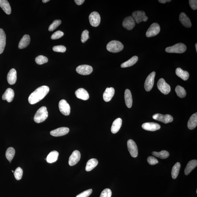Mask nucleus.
Wrapping results in <instances>:
<instances>
[{
  "instance_id": "f257e3e1",
  "label": "nucleus",
  "mask_w": 197,
  "mask_h": 197,
  "mask_svg": "<svg viewBox=\"0 0 197 197\" xmlns=\"http://www.w3.org/2000/svg\"><path fill=\"white\" fill-rule=\"evenodd\" d=\"M49 91V88L47 86L43 85L38 88L30 95L28 101L31 105L37 103L42 100Z\"/></svg>"
},
{
  "instance_id": "f03ea898",
  "label": "nucleus",
  "mask_w": 197,
  "mask_h": 197,
  "mask_svg": "<svg viewBox=\"0 0 197 197\" xmlns=\"http://www.w3.org/2000/svg\"><path fill=\"white\" fill-rule=\"evenodd\" d=\"M48 116V113L46 107L45 106L41 107L37 110L34 115V121L38 123H41L47 118Z\"/></svg>"
},
{
  "instance_id": "7ed1b4c3",
  "label": "nucleus",
  "mask_w": 197,
  "mask_h": 197,
  "mask_svg": "<svg viewBox=\"0 0 197 197\" xmlns=\"http://www.w3.org/2000/svg\"><path fill=\"white\" fill-rule=\"evenodd\" d=\"M123 44L120 41L116 40L110 41L107 45V50L112 53L120 52L123 49Z\"/></svg>"
},
{
  "instance_id": "20e7f679",
  "label": "nucleus",
  "mask_w": 197,
  "mask_h": 197,
  "mask_svg": "<svg viewBox=\"0 0 197 197\" xmlns=\"http://www.w3.org/2000/svg\"><path fill=\"white\" fill-rule=\"evenodd\" d=\"M187 47L185 45L180 43L170 47L166 48L165 51L169 53H177V54H182L184 53L186 51Z\"/></svg>"
},
{
  "instance_id": "39448f33",
  "label": "nucleus",
  "mask_w": 197,
  "mask_h": 197,
  "mask_svg": "<svg viewBox=\"0 0 197 197\" xmlns=\"http://www.w3.org/2000/svg\"><path fill=\"white\" fill-rule=\"evenodd\" d=\"M157 85L159 90L164 95H167L170 92L171 88L170 85L167 83L164 79H160Z\"/></svg>"
},
{
  "instance_id": "423d86ee",
  "label": "nucleus",
  "mask_w": 197,
  "mask_h": 197,
  "mask_svg": "<svg viewBox=\"0 0 197 197\" xmlns=\"http://www.w3.org/2000/svg\"><path fill=\"white\" fill-rule=\"evenodd\" d=\"M132 16L137 24H140L142 21L146 22L148 18L146 16L144 11H137L132 13Z\"/></svg>"
},
{
  "instance_id": "0eeeda50",
  "label": "nucleus",
  "mask_w": 197,
  "mask_h": 197,
  "mask_svg": "<svg viewBox=\"0 0 197 197\" xmlns=\"http://www.w3.org/2000/svg\"><path fill=\"white\" fill-rule=\"evenodd\" d=\"M160 31L159 25L155 23L152 24L146 33V36L148 37H154L158 34Z\"/></svg>"
},
{
  "instance_id": "6e6552de",
  "label": "nucleus",
  "mask_w": 197,
  "mask_h": 197,
  "mask_svg": "<svg viewBox=\"0 0 197 197\" xmlns=\"http://www.w3.org/2000/svg\"><path fill=\"white\" fill-rule=\"evenodd\" d=\"M59 111L64 115L68 116L70 114V106L67 101L64 99L61 100L59 102Z\"/></svg>"
},
{
  "instance_id": "1a4fd4ad",
  "label": "nucleus",
  "mask_w": 197,
  "mask_h": 197,
  "mask_svg": "<svg viewBox=\"0 0 197 197\" xmlns=\"http://www.w3.org/2000/svg\"><path fill=\"white\" fill-rule=\"evenodd\" d=\"M153 118L164 123H170L173 120V117L168 114L164 115L160 114H155L153 116Z\"/></svg>"
},
{
  "instance_id": "9d476101",
  "label": "nucleus",
  "mask_w": 197,
  "mask_h": 197,
  "mask_svg": "<svg viewBox=\"0 0 197 197\" xmlns=\"http://www.w3.org/2000/svg\"><path fill=\"white\" fill-rule=\"evenodd\" d=\"M155 72H152L149 74L146 79L144 87L146 91H149L153 88L155 82Z\"/></svg>"
},
{
  "instance_id": "9b49d317",
  "label": "nucleus",
  "mask_w": 197,
  "mask_h": 197,
  "mask_svg": "<svg viewBox=\"0 0 197 197\" xmlns=\"http://www.w3.org/2000/svg\"><path fill=\"white\" fill-rule=\"evenodd\" d=\"M127 145L131 155L134 158L137 157L138 155V149L135 142L132 140H129Z\"/></svg>"
},
{
  "instance_id": "f8f14e48",
  "label": "nucleus",
  "mask_w": 197,
  "mask_h": 197,
  "mask_svg": "<svg viewBox=\"0 0 197 197\" xmlns=\"http://www.w3.org/2000/svg\"><path fill=\"white\" fill-rule=\"evenodd\" d=\"M89 22L93 27H97L100 24L101 18L100 15L96 11L92 12L89 16Z\"/></svg>"
},
{
  "instance_id": "ddd939ff",
  "label": "nucleus",
  "mask_w": 197,
  "mask_h": 197,
  "mask_svg": "<svg viewBox=\"0 0 197 197\" xmlns=\"http://www.w3.org/2000/svg\"><path fill=\"white\" fill-rule=\"evenodd\" d=\"M76 71L77 73L81 75H89L92 72L93 68L91 66L88 65H80L77 67Z\"/></svg>"
},
{
  "instance_id": "4468645a",
  "label": "nucleus",
  "mask_w": 197,
  "mask_h": 197,
  "mask_svg": "<svg viewBox=\"0 0 197 197\" xmlns=\"http://www.w3.org/2000/svg\"><path fill=\"white\" fill-rule=\"evenodd\" d=\"M122 25L128 30H131L135 27V21L132 16H127L124 19Z\"/></svg>"
},
{
  "instance_id": "2eb2a0df",
  "label": "nucleus",
  "mask_w": 197,
  "mask_h": 197,
  "mask_svg": "<svg viewBox=\"0 0 197 197\" xmlns=\"http://www.w3.org/2000/svg\"><path fill=\"white\" fill-rule=\"evenodd\" d=\"M81 155L78 150H75L73 152L69 157V164L71 166H74L77 164L80 160Z\"/></svg>"
},
{
  "instance_id": "dca6fc26",
  "label": "nucleus",
  "mask_w": 197,
  "mask_h": 197,
  "mask_svg": "<svg viewBox=\"0 0 197 197\" xmlns=\"http://www.w3.org/2000/svg\"><path fill=\"white\" fill-rule=\"evenodd\" d=\"M142 128L149 131H155L160 129L161 126L158 124L154 122H147L142 124Z\"/></svg>"
},
{
  "instance_id": "f3484780",
  "label": "nucleus",
  "mask_w": 197,
  "mask_h": 197,
  "mask_svg": "<svg viewBox=\"0 0 197 197\" xmlns=\"http://www.w3.org/2000/svg\"><path fill=\"white\" fill-rule=\"evenodd\" d=\"M68 128L66 127H59L52 130L50 132L51 135L54 137H59L67 135L69 132Z\"/></svg>"
},
{
  "instance_id": "a211bd4d",
  "label": "nucleus",
  "mask_w": 197,
  "mask_h": 197,
  "mask_svg": "<svg viewBox=\"0 0 197 197\" xmlns=\"http://www.w3.org/2000/svg\"><path fill=\"white\" fill-rule=\"evenodd\" d=\"M75 94L78 98L82 100H86L89 98L88 92L84 88H80L77 89L75 91Z\"/></svg>"
},
{
  "instance_id": "6ab92c4d",
  "label": "nucleus",
  "mask_w": 197,
  "mask_h": 197,
  "mask_svg": "<svg viewBox=\"0 0 197 197\" xmlns=\"http://www.w3.org/2000/svg\"><path fill=\"white\" fill-rule=\"evenodd\" d=\"M16 80H17L16 71L15 69H11L8 73L7 76L8 83L10 85H13L15 84Z\"/></svg>"
},
{
  "instance_id": "aec40b11",
  "label": "nucleus",
  "mask_w": 197,
  "mask_h": 197,
  "mask_svg": "<svg viewBox=\"0 0 197 197\" xmlns=\"http://www.w3.org/2000/svg\"><path fill=\"white\" fill-rule=\"evenodd\" d=\"M115 94V89L112 87L107 88L103 95L104 100L106 102L110 101Z\"/></svg>"
},
{
  "instance_id": "412c9836",
  "label": "nucleus",
  "mask_w": 197,
  "mask_h": 197,
  "mask_svg": "<svg viewBox=\"0 0 197 197\" xmlns=\"http://www.w3.org/2000/svg\"><path fill=\"white\" fill-rule=\"evenodd\" d=\"M14 91L11 88H8L3 94L2 98L3 100H6L8 102H11L14 99Z\"/></svg>"
},
{
  "instance_id": "4be33fe9",
  "label": "nucleus",
  "mask_w": 197,
  "mask_h": 197,
  "mask_svg": "<svg viewBox=\"0 0 197 197\" xmlns=\"http://www.w3.org/2000/svg\"><path fill=\"white\" fill-rule=\"evenodd\" d=\"M30 42V38L29 35H25L20 41L19 45V48L22 49L27 47L29 45Z\"/></svg>"
},
{
  "instance_id": "5701e85b",
  "label": "nucleus",
  "mask_w": 197,
  "mask_h": 197,
  "mask_svg": "<svg viewBox=\"0 0 197 197\" xmlns=\"http://www.w3.org/2000/svg\"><path fill=\"white\" fill-rule=\"evenodd\" d=\"M122 119L120 118H117L114 121L111 127V131L112 133L115 134L119 131L122 126Z\"/></svg>"
},
{
  "instance_id": "b1692460",
  "label": "nucleus",
  "mask_w": 197,
  "mask_h": 197,
  "mask_svg": "<svg viewBox=\"0 0 197 197\" xmlns=\"http://www.w3.org/2000/svg\"><path fill=\"white\" fill-rule=\"evenodd\" d=\"M179 19L182 24L185 27L189 28L191 27L192 24L191 21L184 13H182L180 15Z\"/></svg>"
},
{
  "instance_id": "393cba45",
  "label": "nucleus",
  "mask_w": 197,
  "mask_h": 197,
  "mask_svg": "<svg viewBox=\"0 0 197 197\" xmlns=\"http://www.w3.org/2000/svg\"><path fill=\"white\" fill-rule=\"evenodd\" d=\"M6 44V35L4 30L0 29V54L4 51Z\"/></svg>"
},
{
  "instance_id": "a878e982",
  "label": "nucleus",
  "mask_w": 197,
  "mask_h": 197,
  "mask_svg": "<svg viewBox=\"0 0 197 197\" xmlns=\"http://www.w3.org/2000/svg\"><path fill=\"white\" fill-rule=\"evenodd\" d=\"M197 165V160H192L189 162L184 170L185 175H188L189 174L192 170L196 168Z\"/></svg>"
},
{
  "instance_id": "bb28decb",
  "label": "nucleus",
  "mask_w": 197,
  "mask_h": 197,
  "mask_svg": "<svg viewBox=\"0 0 197 197\" xmlns=\"http://www.w3.org/2000/svg\"><path fill=\"white\" fill-rule=\"evenodd\" d=\"M197 113H195L191 116L188 120V128L190 130H193L197 126Z\"/></svg>"
},
{
  "instance_id": "cd10ccee",
  "label": "nucleus",
  "mask_w": 197,
  "mask_h": 197,
  "mask_svg": "<svg viewBox=\"0 0 197 197\" xmlns=\"http://www.w3.org/2000/svg\"><path fill=\"white\" fill-rule=\"evenodd\" d=\"M0 7L6 14H11V10L9 2L6 0H0Z\"/></svg>"
},
{
  "instance_id": "c85d7f7f",
  "label": "nucleus",
  "mask_w": 197,
  "mask_h": 197,
  "mask_svg": "<svg viewBox=\"0 0 197 197\" xmlns=\"http://www.w3.org/2000/svg\"><path fill=\"white\" fill-rule=\"evenodd\" d=\"M125 99L126 104L127 107L130 108L132 107V99L131 92L129 89H126L125 92Z\"/></svg>"
},
{
  "instance_id": "c756f323",
  "label": "nucleus",
  "mask_w": 197,
  "mask_h": 197,
  "mask_svg": "<svg viewBox=\"0 0 197 197\" xmlns=\"http://www.w3.org/2000/svg\"><path fill=\"white\" fill-rule=\"evenodd\" d=\"M59 153L56 151H53L50 152L46 158V161L48 163H52L56 161L58 158Z\"/></svg>"
},
{
  "instance_id": "7c9ffc66",
  "label": "nucleus",
  "mask_w": 197,
  "mask_h": 197,
  "mask_svg": "<svg viewBox=\"0 0 197 197\" xmlns=\"http://www.w3.org/2000/svg\"><path fill=\"white\" fill-rule=\"evenodd\" d=\"M175 74L178 77L185 81L187 80L189 77V74L186 71H183L180 68H177L175 70Z\"/></svg>"
},
{
  "instance_id": "2f4dec72",
  "label": "nucleus",
  "mask_w": 197,
  "mask_h": 197,
  "mask_svg": "<svg viewBox=\"0 0 197 197\" xmlns=\"http://www.w3.org/2000/svg\"><path fill=\"white\" fill-rule=\"evenodd\" d=\"M98 161L95 158H92L87 162L85 170L87 172H89L94 169L98 164Z\"/></svg>"
},
{
  "instance_id": "473e14b6",
  "label": "nucleus",
  "mask_w": 197,
  "mask_h": 197,
  "mask_svg": "<svg viewBox=\"0 0 197 197\" xmlns=\"http://www.w3.org/2000/svg\"><path fill=\"white\" fill-rule=\"evenodd\" d=\"M138 60V57L137 56H134L126 62L123 63L121 65L122 68H126L135 65Z\"/></svg>"
},
{
  "instance_id": "72a5a7b5",
  "label": "nucleus",
  "mask_w": 197,
  "mask_h": 197,
  "mask_svg": "<svg viewBox=\"0 0 197 197\" xmlns=\"http://www.w3.org/2000/svg\"><path fill=\"white\" fill-rule=\"evenodd\" d=\"M181 167V165L179 163H177L174 165L172 170V176L174 179L176 178L178 176Z\"/></svg>"
},
{
  "instance_id": "f704fd0d",
  "label": "nucleus",
  "mask_w": 197,
  "mask_h": 197,
  "mask_svg": "<svg viewBox=\"0 0 197 197\" xmlns=\"http://www.w3.org/2000/svg\"><path fill=\"white\" fill-rule=\"evenodd\" d=\"M152 155L154 156L161 159H165L168 158L169 155V154L166 150H162L160 152H153Z\"/></svg>"
},
{
  "instance_id": "c9c22d12",
  "label": "nucleus",
  "mask_w": 197,
  "mask_h": 197,
  "mask_svg": "<svg viewBox=\"0 0 197 197\" xmlns=\"http://www.w3.org/2000/svg\"><path fill=\"white\" fill-rule=\"evenodd\" d=\"M15 154V150L14 148L10 147L7 150L6 153V156L7 159L11 163Z\"/></svg>"
},
{
  "instance_id": "e433bc0d",
  "label": "nucleus",
  "mask_w": 197,
  "mask_h": 197,
  "mask_svg": "<svg viewBox=\"0 0 197 197\" xmlns=\"http://www.w3.org/2000/svg\"><path fill=\"white\" fill-rule=\"evenodd\" d=\"M175 91L177 95L181 98L184 97L186 95V92L183 87L178 85L175 88Z\"/></svg>"
},
{
  "instance_id": "4c0bfd02",
  "label": "nucleus",
  "mask_w": 197,
  "mask_h": 197,
  "mask_svg": "<svg viewBox=\"0 0 197 197\" xmlns=\"http://www.w3.org/2000/svg\"><path fill=\"white\" fill-rule=\"evenodd\" d=\"M48 59L47 57L42 55H39L36 57V62L39 65H42L43 64L47 62Z\"/></svg>"
},
{
  "instance_id": "58836bf2",
  "label": "nucleus",
  "mask_w": 197,
  "mask_h": 197,
  "mask_svg": "<svg viewBox=\"0 0 197 197\" xmlns=\"http://www.w3.org/2000/svg\"><path fill=\"white\" fill-rule=\"evenodd\" d=\"M62 23V21L60 20H55L50 25L49 28V30L52 31L56 29L58 26L60 25Z\"/></svg>"
},
{
  "instance_id": "ea45409f",
  "label": "nucleus",
  "mask_w": 197,
  "mask_h": 197,
  "mask_svg": "<svg viewBox=\"0 0 197 197\" xmlns=\"http://www.w3.org/2000/svg\"><path fill=\"white\" fill-rule=\"evenodd\" d=\"M23 175V170L20 167H18L14 172V175L16 179L17 180H21Z\"/></svg>"
},
{
  "instance_id": "a19ab883",
  "label": "nucleus",
  "mask_w": 197,
  "mask_h": 197,
  "mask_svg": "<svg viewBox=\"0 0 197 197\" xmlns=\"http://www.w3.org/2000/svg\"><path fill=\"white\" fill-rule=\"evenodd\" d=\"M64 33L61 31H57L54 33L51 37V39H56L62 37L64 36Z\"/></svg>"
},
{
  "instance_id": "79ce46f5",
  "label": "nucleus",
  "mask_w": 197,
  "mask_h": 197,
  "mask_svg": "<svg viewBox=\"0 0 197 197\" xmlns=\"http://www.w3.org/2000/svg\"><path fill=\"white\" fill-rule=\"evenodd\" d=\"M53 50L55 52L64 53L65 52L66 48L63 45L56 46L53 47Z\"/></svg>"
},
{
  "instance_id": "37998d69",
  "label": "nucleus",
  "mask_w": 197,
  "mask_h": 197,
  "mask_svg": "<svg viewBox=\"0 0 197 197\" xmlns=\"http://www.w3.org/2000/svg\"><path fill=\"white\" fill-rule=\"evenodd\" d=\"M112 195V191L109 188H106L102 192L100 197H111Z\"/></svg>"
},
{
  "instance_id": "c03bdc74",
  "label": "nucleus",
  "mask_w": 197,
  "mask_h": 197,
  "mask_svg": "<svg viewBox=\"0 0 197 197\" xmlns=\"http://www.w3.org/2000/svg\"><path fill=\"white\" fill-rule=\"evenodd\" d=\"M89 39V31L87 30L83 31L81 36V41L82 43H84Z\"/></svg>"
},
{
  "instance_id": "a18cd8bd",
  "label": "nucleus",
  "mask_w": 197,
  "mask_h": 197,
  "mask_svg": "<svg viewBox=\"0 0 197 197\" xmlns=\"http://www.w3.org/2000/svg\"><path fill=\"white\" fill-rule=\"evenodd\" d=\"M92 192V189H89L80 193V194L77 195L76 197H88L91 194Z\"/></svg>"
},
{
  "instance_id": "49530a36",
  "label": "nucleus",
  "mask_w": 197,
  "mask_h": 197,
  "mask_svg": "<svg viewBox=\"0 0 197 197\" xmlns=\"http://www.w3.org/2000/svg\"><path fill=\"white\" fill-rule=\"evenodd\" d=\"M147 161L149 164L155 165L158 163V160L155 157L152 156L149 157L147 158Z\"/></svg>"
},
{
  "instance_id": "de8ad7c7",
  "label": "nucleus",
  "mask_w": 197,
  "mask_h": 197,
  "mask_svg": "<svg viewBox=\"0 0 197 197\" xmlns=\"http://www.w3.org/2000/svg\"><path fill=\"white\" fill-rule=\"evenodd\" d=\"M190 5L193 10L197 9V1L196 0H190Z\"/></svg>"
},
{
  "instance_id": "09e8293b",
  "label": "nucleus",
  "mask_w": 197,
  "mask_h": 197,
  "mask_svg": "<svg viewBox=\"0 0 197 197\" xmlns=\"http://www.w3.org/2000/svg\"><path fill=\"white\" fill-rule=\"evenodd\" d=\"M74 1L78 5H81L85 1L84 0H75Z\"/></svg>"
},
{
  "instance_id": "8fccbe9b",
  "label": "nucleus",
  "mask_w": 197,
  "mask_h": 197,
  "mask_svg": "<svg viewBox=\"0 0 197 197\" xmlns=\"http://www.w3.org/2000/svg\"><path fill=\"white\" fill-rule=\"evenodd\" d=\"M159 1L161 3H165L167 2H170L171 1V0H159Z\"/></svg>"
},
{
  "instance_id": "3c124183",
  "label": "nucleus",
  "mask_w": 197,
  "mask_h": 197,
  "mask_svg": "<svg viewBox=\"0 0 197 197\" xmlns=\"http://www.w3.org/2000/svg\"><path fill=\"white\" fill-rule=\"evenodd\" d=\"M49 1V0H43V1H42V2H43L44 3H47Z\"/></svg>"
},
{
  "instance_id": "603ef678",
  "label": "nucleus",
  "mask_w": 197,
  "mask_h": 197,
  "mask_svg": "<svg viewBox=\"0 0 197 197\" xmlns=\"http://www.w3.org/2000/svg\"><path fill=\"white\" fill-rule=\"evenodd\" d=\"M195 46H196V52H197V44L196 43V44H195Z\"/></svg>"
},
{
  "instance_id": "864d4df0",
  "label": "nucleus",
  "mask_w": 197,
  "mask_h": 197,
  "mask_svg": "<svg viewBox=\"0 0 197 197\" xmlns=\"http://www.w3.org/2000/svg\"><path fill=\"white\" fill-rule=\"evenodd\" d=\"M12 171L13 173H14V171H13V170H12Z\"/></svg>"
}]
</instances>
